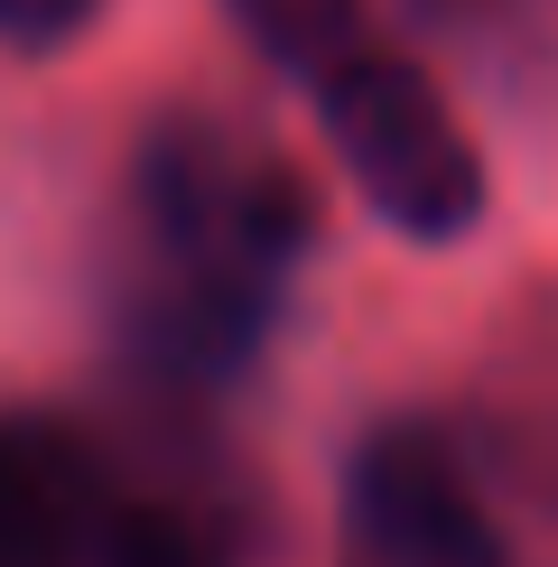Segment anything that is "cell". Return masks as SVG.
Returning a JSON list of instances; mask_svg holds the SVG:
<instances>
[{
	"instance_id": "3",
	"label": "cell",
	"mask_w": 558,
	"mask_h": 567,
	"mask_svg": "<svg viewBox=\"0 0 558 567\" xmlns=\"http://www.w3.org/2000/svg\"><path fill=\"white\" fill-rule=\"evenodd\" d=\"M84 530V475L65 437L0 429V567H75Z\"/></svg>"
},
{
	"instance_id": "2",
	"label": "cell",
	"mask_w": 558,
	"mask_h": 567,
	"mask_svg": "<svg viewBox=\"0 0 558 567\" xmlns=\"http://www.w3.org/2000/svg\"><path fill=\"white\" fill-rule=\"evenodd\" d=\"M344 530H354V567H503L465 465L428 429H382L363 446Z\"/></svg>"
},
{
	"instance_id": "6",
	"label": "cell",
	"mask_w": 558,
	"mask_h": 567,
	"mask_svg": "<svg viewBox=\"0 0 558 567\" xmlns=\"http://www.w3.org/2000/svg\"><path fill=\"white\" fill-rule=\"evenodd\" d=\"M122 567H196V549H186L168 522H140V530L122 539Z\"/></svg>"
},
{
	"instance_id": "5",
	"label": "cell",
	"mask_w": 558,
	"mask_h": 567,
	"mask_svg": "<svg viewBox=\"0 0 558 567\" xmlns=\"http://www.w3.org/2000/svg\"><path fill=\"white\" fill-rule=\"evenodd\" d=\"M103 0H0V47H65Z\"/></svg>"
},
{
	"instance_id": "1",
	"label": "cell",
	"mask_w": 558,
	"mask_h": 567,
	"mask_svg": "<svg viewBox=\"0 0 558 567\" xmlns=\"http://www.w3.org/2000/svg\"><path fill=\"white\" fill-rule=\"evenodd\" d=\"M317 112H326L344 177L363 186V205L382 224H401L410 243H456L484 215V158L465 140L456 103L410 56L354 47L344 65L317 75Z\"/></svg>"
},
{
	"instance_id": "4",
	"label": "cell",
	"mask_w": 558,
	"mask_h": 567,
	"mask_svg": "<svg viewBox=\"0 0 558 567\" xmlns=\"http://www.w3.org/2000/svg\"><path fill=\"white\" fill-rule=\"evenodd\" d=\"M232 19L251 29V47L298 75H326V65L354 56V29H363V0H224Z\"/></svg>"
}]
</instances>
